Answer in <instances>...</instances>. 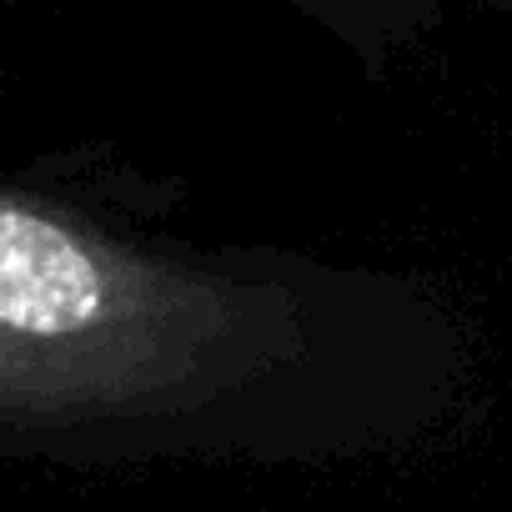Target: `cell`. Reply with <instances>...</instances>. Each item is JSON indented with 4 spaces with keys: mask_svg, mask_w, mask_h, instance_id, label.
<instances>
[{
    "mask_svg": "<svg viewBox=\"0 0 512 512\" xmlns=\"http://www.w3.org/2000/svg\"><path fill=\"white\" fill-rule=\"evenodd\" d=\"M292 352L287 287L166 262L0 186V427L196 407Z\"/></svg>",
    "mask_w": 512,
    "mask_h": 512,
    "instance_id": "cell-1",
    "label": "cell"
}]
</instances>
